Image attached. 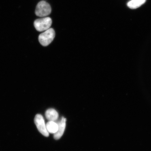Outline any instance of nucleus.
<instances>
[{
	"label": "nucleus",
	"mask_w": 151,
	"mask_h": 151,
	"mask_svg": "<svg viewBox=\"0 0 151 151\" xmlns=\"http://www.w3.org/2000/svg\"><path fill=\"white\" fill-rule=\"evenodd\" d=\"M146 0H131L128 2L127 5L131 9H136L139 8L146 2Z\"/></svg>",
	"instance_id": "obj_8"
},
{
	"label": "nucleus",
	"mask_w": 151,
	"mask_h": 151,
	"mask_svg": "<svg viewBox=\"0 0 151 151\" xmlns=\"http://www.w3.org/2000/svg\"><path fill=\"white\" fill-rule=\"evenodd\" d=\"M34 121L39 131L45 137H48L49 133L47 131L46 124L42 115L40 114L36 115Z\"/></svg>",
	"instance_id": "obj_4"
},
{
	"label": "nucleus",
	"mask_w": 151,
	"mask_h": 151,
	"mask_svg": "<svg viewBox=\"0 0 151 151\" xmlns=\"http://www.w3.org/2000/svg\"><path fill=\"white\" fill-rule=\"evenodd\" d=\"M55 36L54 30L50 28L39 35V41L42 46H47L53 40Z\"/></svg>",
	"instance_id": "obj_1"
},
{
	"label": "nucleus",
	"mask_w": 151,
	"mask_h": 151,
	"mask_svg": "<svg viewBox=\"0 0 151 151\" xmlns=\"http://www.w3.org/2000/svg\"><path fill=\"white\" fill-rule=\"evenodd\" d=\"M66 119L62 117L61 120L57 122L58 125V131L54 135V138L56 140L61 138L63 135L66 127Z\"/></svg>",
	"instance_id": "obj_5"
},
{
	"label": "nucleus",
	"mask_w": 151,
	"mask_h": 151,
	"mask_svg": "<svg viewBox=\"0 0 151 151\" xmlns=\"http://www.w3.org/2000/svg\"><path fill=\"white\" fill-rule=\"evenodd\" d=\"M46 128L49 133L55 134L58 131V125L55 122L49 121L46 124Z\"/></svg>",
	"instance_id": "obj_7"
},
{
	"label": "nucleus",
	"mask_w": 151,
	"mask_h": 151,
	"mask_svg": "<svg viewBox=\"0 0 151 151\" xmlns=\"http://www.w3.org/2000/svg\"><path fill=\"white\" fill-rule=\"evenodd\" d=\"M45 116L49 121L55 122L58 119V114L57 111L53 109H47L45 112Z\"/></svg>",
	"instance_id": "obj_6"
},
{
	"label": "nucleus",
	"mask_w": 151,
	"mask_h": 151,
	"mask_svg": "<svg viewBox=\"0 0 151 151\" xmlns=\"http://www.w3.org/2000/svg\"><path fill=\"white\" fill-rule=\"evenodd\" d=\"M52 20L50 17L37 19L34 22V26L37 31H46L50 28L52 24Z\"/></svg>",
	"instance_id": "obj_3"
},
{
	"label": "nucleus",
	"mask_w": 151,
	"mask_h": 151,
	"mask_svg": "<svg viewBox=\"0 0 151 151\" xmlns=\"http://www.w3.org/2000/svg\"><path fill=\"white\" fill-rule=\"evenodd\" d=\"M52 9L49 3L41 1L37 4L35 11V14L40 17L48 16L51 13Z\"/></svg>",
	"instance_id": "obj_2"
}]
</instances>
